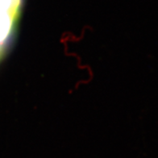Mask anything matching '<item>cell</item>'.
Here are the masks:
<instances>
[{
  "label": "cell",
  "instance_id": "obj_1",
  "mask_svg": "<svg viewBox=\"0 0 158 158\" xmlns=\"http://www.w3.org/2000/svg\"><path fill=\"white\" fill-rule=\"evenodd\" d=\"M23 0H0V60L15 33Z\"/></svg>",
  "mask_w": 158,
  "mask_h": 158
}]
</instances>
